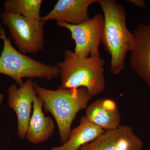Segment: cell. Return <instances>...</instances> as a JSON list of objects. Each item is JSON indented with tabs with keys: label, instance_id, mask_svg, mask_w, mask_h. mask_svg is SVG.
<instances>
[{
	"label": "cell",
	"instance_id": "cell-7",
	"mask_svg": "<svg viewBox=\"0 0 150 150\" xmlns=\"http://www.w3.org/2000/svg\"><path fill=\"white\" fill-rule=\"evenodd\" d=\"M143 147V142L132 128L123 125L104 130L96 139L78 150H142Z\"/></svg>",
	"mask_w": 150,
	"mask_h": 150
},
{
	"label": "cell",
	"instance_id": "cell-8",
	"mask_svg": "<svg viewBox=\"0 0 150 150\" xmlns=\"http://www.w3.org/2000/svg\"><path fill=\"white\" fill-rule=\"evenodd\" d=\"M7 92L9 107L14 110L17 117L18 136L24 139L30 120L32 103L37 95L34 83L29 79L19 88L16 84H12Z\"/></svg>",
	"mask_w": 150,
	"mask_h": 150
},
{
	"label": "cell",
	"instance_id": "cell-6",
	"mask_svg": "<svg viewBox=\"0 0 150 150\" xmlns=\"http://www.w3.org/2000/svg\"><path fill=\"white\" fill-rule=\"evenodd\" d=\"M59 27L64 28L71 32L75 41L74 52L83 58L100 57V44L104 27V18L101 14L97 13L83 23L78 25L69 24L56 21Z\"/></svg>",
	"mask_w": 150,
	"mask_h": 150
},
{
	"label": "cell",
	"instance_id": "cell-16",
	"mask_svg": "<svg viewBox=\"0 0 150 150\" xmlns=\"http://www.w3.org/2000/svg\"><path fill=\"white\" fill-rule=\"evenodd\" d=\"M4 96L2 93H0V107H1V105L2 103L3 100H4Z\"/></svg>",
	"mask_w": 150,
	"mask_h": 150
},
{
	"label": "cell",
	"instance_id": "cell-15",
	"mask_svg": "<svg viewBox=\"0 0 150 150\" xmlns=\"http://www.w3.org/2000/svg\"><path fill=\"white\" fill-rule=\"evenodd\" d=\"M129 1L141 8H146V3L143 0H129Z\"/></svg>",
	"mask_w": 150,
	"mask_h": 150
},
{
	"label": "cell",
	"instance_id": "cell-3",
	"mask_svg": "<svg viewBox=\"0 0 150 150\" xmlns=\"http://www.w3.org/2000/svg\"><path fill=\"white\" fill-rule=\"evenodd\" d=\"M104 59L100 57L83 58L74 51L65 50L64 59L57 63L64 89L85 88L92 96L98 95L105 89Z\"/></svg>",
	"mask_w": 150,
	"mask_h": 150
},
{
	"label": "cell",
	"instance_id": "cell-1",
	"mask_svg": "<svg viewBox=\"0 0 150 150\" xmlns=\"http://www.w3.org/2000/svg\"><path fill=\"white\" fill-rule=\"evenodd\" d=\"M98 3L104 18L101 43L111 57L110 72L118 75L124 69L126 56L134 47V35L127 28L126 11L121 4L115 0H99Z\"/></svg>",
	"mask_w": 150,
	"mask_h": 150
},
{
	"label": "cell",
	"instance_id": "cell-5",
	"mask_svg": "<svg viewBox=\"0 0 150 150\" xmlns=\"http://www.w3.org/2000/svg\"><path fill=\"white\" fill-rule=\"evenodd\" d=\"M1 18L8 28L14 43L22 54H33L42 51L44 46L45 23L21 16L3 12Z\"/></svg>",
	"mask_w": 150,
	"mask_h": 150
},
{
	"label": "cell",
	"instance_id": "cell-9",
	"mask_svg": "<svg viewBox=\"0 0 150 150\" xmlns=\"http://www.w3.org/2000/svg\"><path fill=\"white\" fill-rule=\"evenodd\" d=\"M133 33L134 44L130 56L131 67L150 88V23L139 25Z\"/></svg>",
	"mask_w": 150,
	"mask_h": 150
},
{
	"label": "cell",
	"instance_id": "cell-10",
	"mask_svg": "<svg viewBox=\"0 0 150 150\" xmlns=\"http://www.w3.org/2000/svg\"><path fill=\"white\" fill-rule=\"evenodd\" d=\"M99 0H59L54 8L40 20L45 23L50 20L78 25L90 18L89 7Z\"/></svg>",
	"mask_w": 150,
	"mask_h": 150
},
{
	"label": "cell",
	"instance_id": "cell-13",
	"mask_svg": "<svg viewBox=\"0 0 150 150\" xmlns=\"http://www.w3.org/2000/svg\"><path fill=\"white\" fill-rule=\"evenodd\" d=\"M104 130L84 116L81 119L80 125L71 131L68 141L62 146L52 148L51 150H78L96 139Z\"/></svg>",
	"mask_w": 150,
	"mask_h": 150
},
{
	"label": "cell",
	"instance_id": "cell-14",
	"mask_svg": "<svg viewBox=\"0 0 150 150\" xmlns=\"http://www.w3.org/2000/svg\"><path fill=\"white\" fill-rule=\"evenodd\" d=\"M43 2L42 0H6L4 3V12L29 19L40 20Z\"/></svg>",
	"mask_w": 150,
	"mask_h": 150
},
{
	"label": "cell",
	"instance_id": "cell-11",
	"mask_svg": "<svg viewBox=\"0 0 150 150\" xmlns=\"http://www.w3.org/2000/svg\"><path fill=\"white\" fill-rule=\"evenodd\" d=\"M85 117L88 121L104 130L116 129L120 126L121 117L118 106L110 98H100L88 106Z\"/></svg>",
	"mask_w": 150,
	"mask_h": 150
},
{
	"label": "cell",
	"instance_id": "cell-2",
	"mask_svg": "<svg viewBox=\"0 0 150 150\" xmlns=\"http://www.w3.org/2000/svg\"><path fill=\"white\" fill-rule=\"evenodd\" d=\"M36 95L43 102L45 110L54 116L59 129L60 140L68 141L74 119L79 111L87 108L93 96L85 88L48 89L34 83Z\"/></svg>",
	"mask_w": 150,
	"mask_h": 150
},
{
	"label": "cell",
	"instance_id": "cell-4",
	"mask_svg": "<svg viewBox=\"0 0 150 150\" xmlns=\"http://www.w3.org/2000/svg\"><path fill=\"white\" fill-rule=\"evenodd\" d=\"M0 37L4 43L0 55L1 74L12 78L20 86L24 83L23 78H40L50 81L59 76V69L56 65L45 64L22 54L14 48L1 23Z\"/></svg>",
	"mask_w": 150,
	"mask_h": 150
},
{
	"label": "cell",
	"instance_id": "cell-12",
	"mask_svg": "<svg viewBox=\"0 0 150 150\" xmlns=\"http://www.w3.org/2000/svg\"><path fill=\"white\" fill-rule=\"evenodd\" d=\"M33 112L30 120L25 138L34 144L46 142L54 133L55 124L53 119L46 116L43 111V102L36 95L33 101Z\"/></svg>",
	"mask_w": 150,
	"mask_h": 150
}]
</instances>
